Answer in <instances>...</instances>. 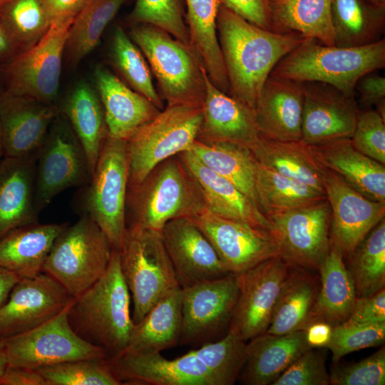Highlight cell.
Masks as SVG:
<instances>
[{
    "instance_id": "cell-1",
    "label": "cell",
    "mask_w": 385,
    "mask_h": 385,
    "mask_svg": "<svg viewBox=\"0 0 385 385\" xmlns=\"http://www.w3.org/2000/svg\"><path fill=\"white\" fill-rule=\"evenodd\" d=\"M217 32L227 73L228 94L252 111L278 62L305 38L268 31L220 4Z\"/></svg>"
},
{
    "instance_id": "cell-2",
    "label": "cell",
    "mask_w": 385,
    "mask_h": 385,
    "mask_svg": "<svg viewBox=\"0 0 385 385\" xmlns=\"http://www.w3.org/2000/svg\"><path fill=\"white\" fill-rule=\"evenodd\" d=\"M130 304L120 252L113 250L103 274L69 305L68 322L77 335L101 348L108 359H114L126 350L135 326Z\"/></svg>"
},
{
    "instance_id": "cell-3",
    "label": "cell",
    "mask_w": 385,
    "mask_h": 385,
    "mask_svg": "<svg viewBox=\"0 0 385 385\" xmlns=\"http://www.w3.org/2000/svg\"><path fill=\"white\" fill-rule=\"evenodd\" d=\"M205 207L200 190L178 155L158 164L139 184L128 187L126 230L161 232L178 217H192Z\"/></svg>"
},
{
    "instance_id": "cell-4",
    "label": "cell",
    "mask_w": 385,
    "mask_h": 385,
    "mask_svg": "<svg viewBox=\"0 0 385 385\" xmlns=\"http://www.w3.org/2000/svg\"><path fill=\"white\" fill-rule=\"evenodd\" d=\"M384 67V38L355 47L327 46L315 38H305L278 62L270 76L299 83H327L354 96L362 76Z\"/></svg>"
},
{
    "instance_id": "cell-5",
    "label": "cell",
    "mask_w": 385,
    "mask_h": 385,
    "mask_svg": "<svg viewBox=\"0 0 385 385\" xmlns=\"http://www.w3.org/2000/svg\"><path fill=\"white\" fill-rule=\"evenodd\" d=\"M130 35L146 58L167 106H202L207 73L190 44L147 24H136Z\"/></svg>"
},
{
    "instance_id": "cell-6",
    "label": "cell",
    "mask_w": 385,
    "mask_h": 385,
    "mask_svg": "<svg viewBox=\"0 0 385 385\" xmlns=\"http://www.w3.org/2000/svg\"><path fill=\"white\" fill-rule=\"evenodd\" d=\"M112 252L106 234L89 216L83 214L57 236L42 272L76 297L103 274Z\"/></svg>"
},
{
    "instance_id": "cell-7",
    "label": "cell",
    "mask_w": 385,
    "mask_h": 385,
    "mask_svg": "<svg viewBox=\"0 0 385 385\" xmlns=\"http://www.w3.org/2000/svg\"><path fill=\"white\" fill-rule=\"evenodd\" d=\"M202 119V106H167L127 140L128 187L143 181L158 164L190 150Z\"/></svg>"
},
{
    "instance_id": "cell-8",
    "label": "cell",
    "mask_w": 385,
    "mask_h": 385,
    "mask_svg": "<svg viewBox=\"0 0 385 385\" xmlns=\"http://www.w3.org/2000/svg\"><path fill=\"white\" fill-rule=\"evenodd\" d=\"M119 252L121 272L133 299L132 319L137 324L160 299L180 287L161 232L126 230Z\"/></svg>"
},
{
    "instance_id": "cell-9",
    "label": "cell",
    "mask_w": 385,
    "mask_h": 385,
    "mask_svg": "<svg viewBox=\"0 0 385 385\" xmlns=\"http://www.w3.org/2000/svg\"><path fill=\"white\" fill-rule=\"evenodd\" d=\"M83 196V214L106 234L119 251L126 233L125 205L128 188L126 140L107 136Z\"/></svg>"
},
{
    "instance_id": "cell-10",
    "label": "cell",
    "mask_w": 385,
    "mask_h": 385,
    "mask_svg": "<svg viewBox=\"0 0 385 385\" xmlns=\"http://www.w3.org/2000/svg\"><path fill=\"white\" fill-rule=\"evenodd\" d=\"M68 307L34 329L2 338L7 365L36 370L71 361L108 359L101 348L88 343L72 329Z\"/></svg>"
},
{
    "instance_id": "cell-11",
    "label": "cell",
    "mask_w": 385,
    "mask_h": 385,
    "mask_svg": "<svg viewBox=\"0 0 385 385\" xmlns=\"http://www.w3.org/2000/svg\"><path fill=\"white\" fill-rule=\"evenodd\" d=\"M91 177L83 146L66 118L57 115L37 154L36 211L39 213L63 190L86 185Z\"/></svg>"
},
{
    "instance_id": "cell-12",
    "label": "cell",
    "mask_w": 385,
    "mask_h": 385,
    "mask_svg": "<svg viewBox=\"0 0 385 385\" xmlns=\"http://www.w3.org/2000/svg\"><path fill=\"white\" fill-rule=\"evenodd\" d=\"M70 27L51 25L34 45L18 52L5 68L4 91L53 105L58 93Z\"/></svg>"
},
{
    "instance_id": "cell-13",
    "label": "cell",
    "mask_w": 385,
    "mask_h": 385,
    "mask_svg": "<svg viewBox=\"0 0 385 385\" xmlns=\"http://www.w3.org/2000/svg\"><path fill=\"white\" fill-rule=\"evenodd\" d=\"M292 267L278 255L235 274L238 294L229 329L246 342L265 333Z\"/></svg>"
},
{
    "instance_id": "cell-14",
    "label": "cell",
    "mask_w": 385,
    "mask_h": 385,
    "mask_svg": "<svg viewBox=\"0 0 385 385\" xmlns=\"http://www.w3.org/2000/svg\"><path fill=\"white\" fill-rule=\"evenodd\" d=\"M235 274L182 288L181 344L214 342L228 330L237 298Z\"/></svg>"
},
{
    "instance_id": "cell-15",
    "label": "cell",
    "mask_w": 385,
    "mask_h": 385,
    "mask_svg": "<svg viewBox=\"0 0 385 385\" xmlns=\"http://www.w3.org/2000/svg\"><path fill=\"white\" fill-rule=\"evenodd\" d=\"M190 218L208 238L230 273L242 272L280 255L277 237L270 230L222 217L206 207Z\"/></svg>"
},
{
    "instance_id": "cell-16",
    "label": "cell",
    "mask_w": 385,
    "mask_h": 385,
    "mask_svg": "<svg viewBox=\"0 0 385 385\" xmlns=\"http://www.w3.org/2000/svg\"><path fill=\"white\" fill-rule=\"evenodd\" d=\"M267 217L275 228L280 255L293 267L318 271L331 247L327 199Z\"/></svg>"
},
{
    "instance_id": "cell-17",
    "label": "cell",
    "mask_w": 385,
    "mask_h": 385,
    "mask_svg": "<svg viewBox=\"0 0 385 385\" xmlns=\"http://www.w3.org/2000/svg\"><path fill=\"white\" fill-rule=\"evenodd\" d=\"M323 184L330 207L331 245L348 258L384 218L385 202L369 199L334 172L323 169Z\"/></svg>"
},
{
    "instance_id": "cell-18",
    "label": "cell",
    "mask_w": 385,
    "mask_h": 385,
    "mask_svg": "<svg viewBox=\"0 0 385 385\" xmlns=\"http://www.w3.org/2000/svg\"><path fill=\"white\" fill-rule=\"evenodd\" d=\"M74 298L46 272L32 278H21L0 307V338L19 334L45 323L67 308Z\"/></svg>"
},
{
    "instance_id": "cell-19",
    "label": "cell",
    "mask_w": 385,
    "mask_h": 385,
    "mask_svg": "<svg viewBox=\"0 0 385 385\" xmlns=\"http://www.w3.org/2000/svg\"><path fill=\"white\" fill-rule=\"evenodd\" d=\"M301 140L308 145L351 138L359 112L354 96L327 83H302Z\"/></svg>"
},
{
    "instance_id": "cell-20",
    "label": "cell",
    "mask_w": 385,
    "mask_h": 385,
    "mask_svg": "<svg viewBox=\"0 0 385 385\" xmlns=\"http://www.w3.org/2000/svg\"><path fill=\"white\" fill-rule=\"evenodd\" d=\"M161 236L181 288L231 274L190 217L170 220Z\"/></svg>"
},
{
    "instance_id": "cell-21",
    "label": "cell",
    "mask_w": 385,
    "mask_h": 385,
    "mask_svg": "<svg viewBox=\"0 0 385 385\" xmlns=\"http://www.w3.org/2000/svg\"><path fill=\"white\" fill-rule=\"evenodd\" d=\"M123 384L142 385H215L212 376L190 351L174 359L160 352L124 351L108 359Z\"/></svg>"
},
{
    "instance_id": "cell-22",
    "label": "cell",
    "mask_w": 385,
    "mask_h": 385,
    "mask_svg": "<svg viewBox=\"0 0 385 385\" xmlns=\"http://www.w3.org/2000/svg\"><path fill=\"white\" fill-rule=\"evenodd\" d=\"M58 115L57 108L29 98L0 93L4 157L37 155Z\"/></svg>"
},
{
    "instance_id": "cell-23",
    "label": "cell",
    "mask_w": 385,
    "mask_h": 385,
    "mask_svg": "<svg viewBox=\"0 0 385 385\" xmlns=\"http://www.w3.org/2000/svg\"><path fill=\"white\" fill-rule=\"evenodd\" d=\"M302 83L269 76L253 109L260 135L274 140H298L302 136Z\"/></svg>"
},
{
    "instance_id": "cell-24",
    "label": "cell",
    "mask_w": 385,
    "mask_h": 385,
    "mask_svg": "<svg viewBox=\"0 0 385 385\" xmlns=\"http://www.w3.org/2000/svg\"><path fill=\"white\" fill-rule=\"evenodd\" d=\"M202 119L197 140L229 142L250 148L260 138L253 111L215 87L206 76Z\"/></svg>"
},
{
    "instance_id": "cell-25",
    "label": "cell",
    "mask_w": 385,
    "mask_h": 385,
    "mask_svg": "<svg viewBox=\"0 0 385 385\" xmlns=\"http://www.w3.org/2000/svg\"><path fill=\"white\" fill-rule=\"evenodd\" d=\"M178 155L195 180L206 208L222 217L276 234L274 225L261 209L231 182L205 166L191 150Z\"/></svg>"
},
{
    "instance_id": "cell-26",
    "label": "cell",
    "mask_w": 385,
    "mask_h": 385,
    "mask_svg": "<svg viewBox=\"0 0 385 385\" xmlns=\"http://www.w3.org/2000/svg\"><path fill=\"white\" fill-rule=\"evenodd\" d=\"M95 76L109 136L127 140L160 112L108 69L98 67Z\"/></svg>"
},
{
    "instance_id": "cell-27",
    "label": "cell",
    "mask_w": 385,
    "mask_h": 385,
    "mask_svg": "<svg viewBox=\"0 0 385 385\" xmlns=\"http://www.w3.org/2000/svg\"><path fill=\"white\" fill-rule=\"evenodd\" d=\"M37 155L0 160V238L17 227L38 222L35 206Z\"/></svg>"
},
{
    "instance_id": "cell-28",
    "label": "cell",
    "mask_w": 385,
    "mask_h": 385,
    "mask_svg": "<svg viewBox=\"0 0 385 385\" xmlns=\"http://www.w3.org/2000/svg\"><path fill=\"white\" fill-rule=\"evenodd\" d=\"M309 145L323 168L339 175L369 199L385 202V165L357 150L351 138Z\"/></svg>"
},
{
    "instance_id": "cell-29",
    "label": "cell",
    "mask_w": 385,
    "mask_h": 385,
    "mask_svg": "<svg viewBox=\"0 0 385 385\" xmlns=\"http://www.w3.org/2000/svg\"><path fill=\"white\" fill-rule=\"evenodd\" d=\"M238 380L243 384H272L310 347L304 330L284 334L264 333L249 340Z\"/></svg>"
},
{
    "instance_id": "cell-30",
    "label": "cell",
    "mask_w": 385,
    "mask_h": 385,
    "mask_svg": "<svg viewBox=\"0 0 385 385\" xmlns=\"http://www.w3.org/2000/svg\"><path fill=\"white\" fill-rule=\"evenodd\" d=\"M67 223L38 222L12 230L0 238V267L20 278H32L42 272L52 245Z\"/></svg>"
},
{
    "instance_id": "cell-31",
    "label": "cell",
    "mask_w": 385,
    "mask_h": 385,
    "mask_svg": "<svg viewBox=\"0 0 385 385\" xmlns=\"http://www.w3.org/2000/svg\"><path fill=\"white\" fill-rule=\"evenodd\" d=\"M190 43L211 83L228 94L229 84L217 32L219 0H184Z\"/></svg>"
},
{
    "instance_id": "cell-32",
    "label": "cell",
    "mask_w": 385,
    "mask_h": 385,
    "mask_svg": "<svg viewBox=\"0 0 385 385\" xmlns=\"http://www.w3.org/2000/svg\"><path fill=\"white\" fill-rule=\"evenodd\" d=\"M318 272L319 288L310 323L322 321L334 327L345 322L352 311L356 299L354 283L342 255L332 245Z\"/></svg>"
},
{
    "instance_id": "cell-33",
    "label": "cell",
    "mask_w": 385,
    "mask_h": 385,
    "mask_svg": "<svg viewBox=\"0 0 385 385\" xmlns=\"http://www.w3.org/2000/svg\"><path fill=\"white\" fill-rule=\"evenodd\" d=\"M293 267L274 307L266 333L284 334L304 330L311 322L319 288V276Z\"/></svg>"
},
{
    "instance_id": "cell-34",
    "label": "cell",
    "mask_w": 385,
    "mask_h": 385,
    "mask_svg": "<svg viewBox=\"0 0 385 385\" xmlns=\"http://www.w3.org/2000/svg\"><path fill=\"white\" fill-rule=\"evenodd\" d=\"M250 149L262 165L325 194L324 168L302 140L281 141L260 136Z\"/></svg>"
},
{
    "instance_id": "cell-35",
    "label": "cell",
    "mask_w": 385,
    "mask_h": 385,
    "mask_svg": "<svg viewBox=\"0 0 385 385\" xmlns=\"http://www.w3.org/2000/svg\"><path fill=\"white\" fill-rule=\"evenodd\" d=\"M182 330V288L160 299L135 324L125 351L160 352L180 344Z\"/></svg>"
},
{
    "instance_id": "cell-36",
    "label": "cell",
    "mask_w": 385,
    "mask_h": 385,
    "mask_svg": "<svg viewBox=\"0 0 385 385\" xmlns=\"http://www.w3.org/2000/svg\"><path fill=\"white\" fill-rule=\"evenodd\" d=\"M331 4L332 0H269L272 31L334 46Z\"/></svg>"
},
{
    "instance_id": "cell-37",
    "label": "cell",
    "mask_w": 385,
    "mask_h": 385,
    "mask_svg": "<svg viewBox=\"0 0 385 385\" xmlns=\"http://www.w3.org/2000/svg\"><path fill=\"white\" fill-rule=\"evenodd\" d=\"M331 20L334 46H365L383 38L385 7L369 0H332Z\"/></svg>"
},
{
    "instance_id": "cell-38",
    "label": "cell",
    "mask_w": 385,
    "mask_h": 385,
    "mask_svg": "<svg viewBox=\"0 0 385 385\" xmlns=\"http://www.w3.org/2000/svg\"><path fill=\"white\" fill-rule=\"evenodd\" d=\"M65 117L83 146L93 175L103 143L108 135L98 96L86 84H80L63 106Z\"/></svg>"
},
{
    "instance_id": "cell-39",
    "label": "cell",
    "mask_w": 385,
    "mask_h": 385,
    "mask_svg": "<svg viewBox=\"0 0 385 385\" xmlns=\"http://www.w3.org/2000/svg\"><path fill=\"white\" fill-rule=\"evenodd\" d=\"M190 150L205 166L231 182L259 207L255 185L256 160L250 148L229 142L196 140Z\"/></svg>"
},
{
    "instance_id": "cell-40",
    "label": "cell",
    "mask_w": 385,
    "mask_h": 385,
    "mask_svg": "<svg viewBox=\"0 0 385 385\" xmlns=\"http://www.w3.org/2000/svg\"><path fill=\"white\" fill-rule=\"evenodd\" d=\"M255 185L261 210L267 217L326 199V195L270 170L256 160Z\"/></svg>"
},
{
    "instance_id": "cell-41",
    "label": "cell",
    "mask_w": 385,
    "mask_h": 385,
    "mask_svg": "<svg viewBox=\"0 0 385 385\" xmlns=\"http://www.w3.org/2000/svg\"><path fill=\"white\" fill-rule=\"evenodd\" d=\"M127 0H86L72 23L66 48L69 60L78 63L98 44L106 27Z\"/></svg>"
},
{
    "instance_id": "cell-42",
    "label": "cell",
    "mask_w": 385,
    "mask_h": 385,
    "mask_svg": "<svg viewBox=\"0 0 385 385\" xmlns=\"http://www.w3.org/2000/svg\"><path fill=\"white\" fill-rule=\"evenodd\" d=\"M349 260L356 297L371 295L385 285V220H381L356 247Z\"/></svg>"
},
{
    "instance_id": "cell-43",
    "label": "cell",
    "mask_w": 385,
    "mask_h": 385,
    "mask_svg": "<svg viewBox=\"0 0 385 385\" xmlns=\"http://www.w3.org/2000/svg\"><path fill=\"white\" fill-rule=\"evenodd\" d=\"M0 24L18 52L34 45L51 26L41 0H8L0 9Z\"/></svg>"
},
{
    "instance_id": "cell-44",
    "label": "cell",
    "mask_w": 385,
    "mask_h": 385,
    "mask_svg": "<svg viewBox=\"0 0 385 385\" xmlns=\"http://www.w3.org/2000/svg\"><path fill=\"white\" fill-rule=\"evenodd\" d=\"M114 64L131 88L145 96L162 111L163 102L152 81V73L145 58L137 45L120 27L113 38Z\"/></svg>"
},
{
    "instance_id": "cell-45",
    "label": "cell",
    "mask_w": 385,
    "mask_h": 385,
    "mask_svg": "<svg viewBox=\"0 0 385 385\" xmlns=\"http://www.w3.org/2000/svg\"><path fill=\"white\" fill-rule=\"evenodd\" d=\"M246 343L237 332L228 329L220 339L192 351L210 371L215 385H232L245 362Z\"/></svg>"
},
{
    "instance_id": "cell-46",
    "label": "cell",
    "mask_w": 385,
    "mask_h": 385,
    "mask_svg": "<svg viewBox=\"0 0 385 385\" xmlns=\"http://www.w3.org/2000/svg\"><path fill=\"white\" fill-rule=\"evenodd\" d=\"M47 385H120L108 359L71 361L36 369Z\"/></svg>"
},
{
    "instance_id": "cell-47",
    "label": "cell",
    "mask_w": 385,
    "mask_h": 385,
    "mask_svg": "<svg viewBox=\"0 0 385 385\" xmlns=\"http://www.w3.org/2000/svg\"><path fill=\"white\" fill-rule=\"evenodd\" d=\"M129 21L153 26L190 45L184 0H136Z\"/></svg>"
},
{
    "instance_id": "cell-48",
    "label": "cell",
    "mask_w": 385,
    "mask_h": 385,
    "mask_svg": "<svg viewBox=\"0 0 385 385\" xmlns=\"http://www.w3.org/2000/svg\"><path fill=\"white\" fill-rule=\"evenodd\" d=\"M385 339V322L359 324L348 320L333 327L331 340L327 349L332 354V361L338 362L351 352L378 346Z\"/></svg>"
},
{
    "instance_id": "cell-49",
    "label": "cell",
    "mask_w": 385,
    "mask_h": 385,
    "mask_svg": "<svg viewBox=\"0 0 385 385\" xmlns=\"http://www.w3.org/2000/svg\"><path fill=\"white\" fill-rule=\"evenodd\" d=\"M329 378L332 385H384L385 349H379L363 360L347 364L334 362Z\"/></svg>"
},
{
    "instance_id": "cell-50",
    "label": "cell",
    "mask_w": 385,
    "mask_h": 385,
    "mask_svg": "<svg viewBox=\"0 0 385 385\" xmlns=\"http://www.w3.org/2000/svg\"><path fill=\"white\" fill-rule=\"evenodd\" d=\"M309 348L302 354L272 385H328L326 350Z\"/></svg>"
},
{
    "instance_id": "cell-51",
    "label": "cell",
    "mask_w": 385,
    "mask_h": 385,
    "mask_svg": "<svg viewBox=\"0 0 385 385\" xmlns=\"http://www.w3.org/2000/svg\"><path fill=\"white\" fill-rule=\"evenodd\" d=\"M361 153L385 165V123L376 110L359 111L351 138Z\"/></svg>"
},
{
    "instance_id": "cell-52",
    "label": "cell",
    "mask_w": 385,
    "mask_h": 385,
    "mask_svg": "<svg viewBox=\"0 0 385 385\" xmlns=\"http://www.w3.org/2000/svg\"><path fill=\"white\" fill-rule=\"evenodd\" d=\"M220 4L243 19L272 31L269 0H219Z\"/></svg>"
},
{
    "instance_id": "cell-53",
    "label": "cell",
    "mask_w": 385,
    "mask_h": 385,
    "mask_svg": "<svg viewBox=\"0 0 385 385\" xmlns=\"http://www.w3.org/2000/svg\"><path fill=\"white\" fill-rule=\"evenodd\" d=\"M359 324L385 322V289L362 297H356L352 311L346 319Z\"/></svg>"
},
{
    "instance_id": "cell-54",
    "label": "cell",
    "mask_w": 385,
    "mask_h": 385,
    "mask_svg": "<svg viewBox=\"0 0 385 385\" xmlns=\"http://www.w3.org/2000/svg\"><path fill=\"white\" fill-rule=\"evenodd\" d=\"M86 0H41L51 25L71 26Z\"/></svg>"
},
{
    "instance_id": "cell-55",
    "label": "cell",
    "mask_w": 385,
    "mask_h": 385,
    "mask_svg": "<svg viewBox=\"0 0 385 385\" xmlns=\"http://www.w3.org/2000/svg\"><path fill=\"white\" fill-rule=\"evenodd\" d=\"M374 72L362 76L356 88H358L364 105L378 106L385 103V78Z\"/></svg>"
},
{
    "instance_id": "cell-56",
    "label": "cell",
    "mask_w": 385,
    "mask_h": 385,
    "mask_svg": "<svg viewBox=\"0 0 385 385\" xmlns=\"http://www.w3.org/2000/svg\"><path fill=\"white\" fill-rule=\"evenodd\" d=\"M0 385H47L34 369L7 365L0 377Z\"/></svg>"
},
{
    "instance_id": "cell-57",
    "label": "cell",
    "mask_w": 385,
    "mask_h": 385,
    "mask_svg": "<svg viewBox=\"0 0 385 385\" xmlns=\"http://www.w3.org/2000/svg\"><path fill=\"white\" fill-rule=\"evenodd\" d=\"M332 331L333 326L322 321L313 322L304 329L310 348H326L331 340Z\"/></svg>"
},
{
    "instance_id": "cell-58",
    "label": "cell",
    "mask_w": 385,
    "mask_h": 385,
    "mask_svg": "<svg viewBox=\"0 0 385 385\" xmlns=\"http://www.w3.org/2000/svg\"><path fill=\"white\" fill-rule=\"evenodd\" d=\"M20 279L15 273L0 267V307L5 303L11 289Z\"/></svg>"
},
{
    "instance_id": "cell-59",
    "label": "cell",
    "mask_w": 385,
    "mask_h": 385,
    "mask_svg": "<svg viewBox=\"0 0 385 385\" xmlns=\"http://www.w3.org/2000/svg\"><path fill=\"white\" fill-rule=\"evenodd\" d=\"M17 53L16 46L0 24V61L9 62Z\"/></svg>"
},
{
    "instance_id": "cell-60",
    "label": "cell",
    "mask_w": 385,
    "mask_h": 385,
    "mask_svg": "<svg viewBox=\"0 0 385 385\" xmlns=\"http://www.w3.org/2000/svg\"><path fill=\"white\" fill-rule=\"evenodd\" d=\"M7 366L6 357L4 349L2 338H0V377Z\"/></svg>"
},
{
    "instance_id": "cell-61",
    "label": "cell",
    "mask_w": 385,
    "mask_h": 385,
    "mask_svg": "<svg viewBox=\"0 0 385 385\" xmlns=\"http://www.w3.org/2000/svg\"><path fill=\"white\" fill-rule=\"evenodd\" d=\"M3 157H4L3 143H2L1 131V127H0V160Z\"/></svg>"
},
{
    "instance_id": "cell-62",
    "label": "cell",
    "mask_w": 385,
    "mask_h": 385,
    "mask_svg": "<svg viewBox=\"0 0 385 385\" xmlns=\"http://www.w3.org/2000/svg\"><path fill=\"white\" fill-rule=\"evenodd\" d=\"M376 5L385 7V0H369Z\"/></svg>"
},
{
    "instance_id": "cell-63",
    "label": "cell",
    "mask_w": 385,
    "mask_h": 385,
    "mask_svg": "<svg viewBox=\"0 0 385 385\" xmlns=\"http://www.w3.org/2000/svg\"><path fill=\"white\" fill-rule=\"evenodd\" d=\"M8 0H0V9Z\"/></svg>"
},
{
    "instance_id": "cell-64",
    "label": "cell",
    "mask_w": 385,
    "mask_h": 385,
    "mask_svg": "<svg viewBox=\"0 0 385 385\" xmlns=\"http://www.w3.org/2000/svg\"><path fill=\"white\" fill-rule=\"evenodd\" d=\"M2 91H0V93H1Z\"/></svg>"
}]
</instances>
